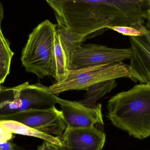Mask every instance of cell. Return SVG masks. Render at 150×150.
<instances>
[{"mask_svg":"<svg viewBox=\"0 0 150 150\" xmlns=\"http://www.w3.org/2000/svg\"><path fill=\"white\" fill-rule=\"evenodd\" d=\"M132 76L129 66L122 62L70 70L66 79L49 86L54 94L70 91L86 90L97 83Z\"/></svg>","mask_w":150,"mask_h":150,"instance_id":"obj_4","label":"cell"},{"mask_svg":"<svg viewBox=\"0 0 150 150\" xmlns=\"http://www.w3.org/2000/svg\"><path fill=\"white\" fill-rule=\"evenodd\" d=\"M0 150H15L14 145L10 142L2 143L0 144Z\"/></svg>","mask_w":150,"mask_h":150,"instance_id":"obj_19","label":"cell"},{"mask_svg":"<svg viewBox=\"0 0 150 150\" xmlns=\"http://www.w3.org/2000/svg\"><path fill=\"white\" fill-rule=\"evenodd\" d=\"M9 120L23 123L47 134H62L67 126L61 111L55 107L51 109H28L15 113L1 115L0 120Z\"/></svg>","mask_w":150,"mask_h":150,"instance_id":"obj_6","label":"cell"},{"mask_svg":"<svg viewBox=\"0 0 150 150\" xmlns=\"http://www.w3.org/2000/svg\"><path fill=\"white\" fill-rule=\"evenodd\" d=\"M22 102L18 86L1 87L0 89V116L20 112Z\"/></svg>","mask_w":150,"mask_h":150,"instance_id":"obj_13","label":"cell"},{"mask_svg":"<svg viewBox=\"0 0 150 150\" xmlns=\"http://www.w3.org/2000/svg\"><path fill=\"white\" fill-rule=\"evenodd\" d=\"M4 18L3 7L1 3L0 2V25H1L2 21Z\"/></svg>","mask_w":150,"mask_h":150,"instance_id":"obj_20","label":"cell"},{"mask_svg":"<svg viewBox=\"0 0 150 150\" xmlns=\"http://www.w3.org/2000/svg\"><path fill=\"white\" fill-rule=\"evenodd\" d=\"M0 127L7 129L12 134L40 138L54 144L59 147L63 145L62 142L59 137H55L52 135L45 134L16 121L0 120Z\"/></svg>","mask_w":150,"mask_h":150,"instance_id":"obj_12","label":"cell"},{"mask_svg":"<svg viewBox=\"0 0 150 150\" xmlns=\"http://www.w3.org/2000/svg\"><path fill=\"white\" fill-rule=\"evenodd\" d=\"M1 85H0V89H1Z\"/></svg>","mask_w":150,"mask_h":150,"instance_id":"obj_23","label":"cell"},{"mask_svg":"<svg viewBox=\"0 0 150 150\" xmlns=\"http://www.w3.org/2000/svg\"><path fill=\"white\" fill-rule=\"evenodd\" d=\"M108 29L115 31L124 36H129L130 37L142 36L150 32L147 28L137 29L128 26H114L109 27Z\"/></svg>","mask_w":150,"mask_h":150,"instance_id":"obj_16","label":"cell"},{"mask_svg":"<svg viewBox=\"0 0 150 150\" xmlns=\"http://www.w3.org/2000/svg\"><path fill=\"white\" fill-rule=\"evenodd\" d=\"M108 117L114 126L138 139L150 136V84L141 83L109 99Z\"/></svg>","mask_w":150,"mask_h":150,"instance_id":"obj_2","label":"cell"},{"mask_svg":"<svg viewBox=\"0 0 150 150\" xmlns=\"http://www.w3.org/2000/svg\"><path fill=\"white\" fill-rule=\"evenodd\" d=\"M14 53L9 43L4 36L0 25V85L4 83L10 73L11 59Z\"/></svg>","mask_w":150,"mask_h":150,"instance_id":"obj_15","label":"cell"},{"mask_svg":"<svg viewBox=\"0 0 150 150\" xmlns=\"http://www.w3.org/2000/svg\"><path fill=\"white\" fill-rule=\"evenodd\" d=\"M22 102L20 111L28 109H51L57 103L56 95L49 87L38 83L30 84L26 82L18 86Z\"/></svg>","mask_w":150,"mask_h":150,"instance_id":"obj_10","label":"cell"},{"mask_svg":"<svg viewBox=\"0 0 150 150\" xmlns=\"http://www.w3.org/2000/svg\"><path fill=\"white\" fill-rule=\"evenodd\" d=\"M58 137L69 150H102L106 142L105 134L94 126L80 128H67Z\"/></svg>","mask_w":150,"mask_h":150,"instance_id":"obj_9","label":"cell"},{"mask_svg":"<svg viewBox=\"0 0 150 150\" xmlns=\"http://www.w3.org/2000/svg\"><path fill=\"white\" fill-rule=\"evenodd\" d=\"M70 63L71 60L62 43L57 30L52 59L53 77L55 79L56 82L66 79L70 70Z\"/></svg>","mask_w":150,"mask_h":150,"instance_id":"obj_11","label":"cell"},{"mask_svg":"<svg viewBox=\"0 0 150 150\" xmlns=\"http://www.w3.org/2000/svg\"><path fill=\"white\" fill-rule=\"evenodd\" d=\"M60 150H69L66 146L62 145L61 147H60Z\"/></svg>","mask_w":150,"mask_h":150,"instance_id":"obj_22","label":"cell"},{"mask_svg":"<svg viewBox=\"0 0 150 150\" xmlns=\"http://www.w3.org/2000/svg\"><path fill=\"white\" fill-rule=\"evenodd\" d=\"M56 98L57 103L61 107L62 117L67 128L88 127L97 124L104 125L101 104H98L95 108H91L79 101L62 99L57 96Z\"/></svg>","mask_w":150,"mask_h":150,"instance_id":"obj_7","label":"cell"},{"mask_svg":"<svg viewBox=\"0 0 150 150\" xmlns=\"http://www.w3.org/2000/svg\"><path fill=\"white\" fill-rule=\"evenodd\" d=\"M133 54L129 66L134 82L150 84V31L144 35L130 37Z\"/></svg>","mask_w":150,"mask_h":150,"instance_id":"obj_8","label":"cell"},{"mask_svg":"<svg viewBox=\"0 0 150 150\" xmlns=\"http://www.w3.org/2000/svg\"><path fill=\"white\" fill-rule=\"evenodd\" d=\"M37 150H60V147L50 142L44 141L41 145L38 146Z\"/></svg>","mask_w":150,"mask_h":150,"instance_id":"obj_18","label":"cell"},{"mask_svg":"<svg viewBox=\"0 0 150 150\" xmlns=\"http://www.w3.org/2000/svg\"><path fill=\"white\" fill-rule=\"evenodd\" d=\"M12 138V133L4 128L0 127V144L8 142Z\"/></svg>","mask_w":150,"mask_h":150,"instance_id":"obj_17","label":"cell"},{"mask_svg":"<svg viewBox=\"0 0 150 150\" xmlns=\"http://www.w3.org/2000/svg\"><path fill=\"white\" fill-rule=\"evenodd\" d=\"M146 28L149 30L150 31V12L149 15V17L147 20V23L145 24Z\"/></svg>","mask_w":150,"mask_h":150,"instance_id":"obj_21","label":"cell"},{"mask_svg":"<svg viewBox=\"0 0 150 150\" xmlns=\"http://www.w3.org/2000/svg\"><path fill=\"white\" fill-rule=\"evenodd\" d=\"M117 83L115 79H111L97 83L88 87L86 91L84 98L79 102L83 105L91 108L97 107V101L100 98L117 86Z\"/></svg>","mask_w":150,"mask_h":150,"instance_id":"obj_14","label":"cell"},{"mask_svg":"<svg viewBox=\"0 0 150 150\" xmlns=\"http://www.w3.org/2000/svg\"><path fill=\"white\" fill-rule=\"evenodd\" d=\"M131 48H115L95 44H82L73 53L70 70L122 62L130 59Z\"/></svg>","mask_w":150,"mask_h":150,"instance_id":"obj_5","label":"cell"},{"mask_svg":"<svg viewBox=\"0 0 150 150\" xmlns=\"http://www.w3.org/2000/svg\"><path fill=\"white\" fill-rule=\"evenodd\" d=\"M57 24L46 20L33 29L23 49L21 60L28 73L39 78L53 77L52 59Z\"/></svg>","mask_w":150,"mask_h":150,"instance_id":"obj_3","label":"cell"},{"mask_svg":"<svg viewBox=\"0 0 150 150\" xmlns=\"http://www.w3.org/2000/svg\"><path fill=\"white\" fill-rule=\"evenodd\" d=\"M53 11L60 36L81 45L108 28H146L150 0H45Z\"/></svg>","mask_w":150,"mask_h":150,"instance_id":"obj_1","label":"cell"}]
</instances>
